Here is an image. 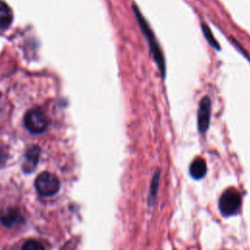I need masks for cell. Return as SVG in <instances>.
Instances as JSON below:
<instances>
[{"label": "cell", "instance_id": "12", "mask_svg": "<svg viewBox=\"0 0 250 250\" xmlns=\"http://www.w3.org/2000/svg\"><path fill=\"white\" fill-rule=\"evenodd\" d=\"M202 30H203V33H204V35H205V38H206L207 41L210 43V45L219 50V49H220V46H219L217 40L212 36V33H211V31H210L208 25L202 23Z\"/></svg>", "mask_w": 250, "mask_h": 250}, {"label": "cell", "instance_id": "1", "mask_svg": "<svg viewBox=\"0 0 250 250\" xmlns=\"http://www.w3.org/2000/svg\"><path fill=\"white\" fill-rule=\"evenodd\" d=\"M133 10H134V14L136 16V19H137V21L141 27V29L143 30L147 42H148V45L150 47V50H151V53L153 54V57H154V60L158 65V68H159V71L161 73V75L164 77V74H165V61H164V57L161 53V50L158 46V43L154 37V34L152 32V30L149 28V25L147 24L146 19L143 17V15L141 14L140 10L138 9L137 6H133Z\"/></svg>", "mask_w": 250, "mask_h": 250}, {"label": "cell", "instance_id": "5", "mask_svg": "<svg viewBox=\"0 0 250 250\" xmlns=\"http://www.w3.org/2000/svg\"><path fill=\"white\" fill-rule=\"evenodd\" d=\"M211 115V102L208 97H203L199 103L197 112V127L200 133L208 130Z\"/></svg>", "mask_w": 250, "mask_h": 250}, {"label": "cell", "instance_id": "3", "mask_svg": "<svg viewBox=\"0 0 250 250\" xmlns=\"http://www.w3.org/2000/svg\"><path fill=\"white\" fill-rule=\"evenodd\" d=\"M35 188L42 196H53L60 188V181L50 172H42L35 180Z\"/></svg>", "mask_w": 250, "mask_h": 250}, {"label": "cell", "instance_id": "10", "mask_svg": "<svg viewBox=\"0 0 250 250\" xmlns=\"http://www.w3.org/2000/svg\"><path fill=\"white\" fill-rule=\"evenodd\" d=\"M21 221H22L21 216L18 211H15V210H9L1 217V222L8 227L18 225Z\"/></svg>", "mask_w": 250, "mask_h": 250}, {"label": "cell", "instance_id": "6", "mask_svg": "<svg viewBox=\"0 0 250 250\" xmlns=\"http://www.w3.org/2000/svg\"><path fill=\"white\" fill-rule=\"evenodd\" d=\"M39 153H40V149L38 146H31L25 154V159L23 162V170L28 173L30 171H32L37 162H38V158H39Z\"/></svg>", "mask_w": 250, "mask_h": 250}, {"label": "cell", "instance_id": "2", "mask_svg": "<svg viewBox=\"0 0 250 250\" xmlns=\"http://www.w3.org/2000/svg\"><path fill=\"white\" fill-rule=\"evenodd\" d=\"M241 205V195L233 188L225 190L219 200V208L222 215L228 217L237 213Z\"/></svg>", "mask_w": 250, "mask_h": 250}, {"label": "cell", "instance_id": "11", "mask_svg": "<svg viewBox=\"0 0 250 250\" xmlns=\"http://www.w3.org/2000/svg\"><path fill=\"white\" fill-rule=\"evenodd\" d=\"M21 250H45V249L39 241L35 239H28L21 246Z\"/></svg>", "mask_w": 250, "mask_h": 250}, {"label": "cell", "instance_id": "9", "mask_svg": "<svg viewBox=\"0 0 250 250\" xmlns=\"http://www.w3.org/2000/svg\"><path fill=\"white\" fill-rule=\"evenodd\" d=\"M159 177H160V173L158 170H156V172L154 173V175L151 179V182H150L148 197H147V203H148V206H150V207L155 204L158 187H159Z\"/></svg>", "mask_w": 250, "mask_h": 250}, {"label": "cell", "instance_id": "8", "mask_svg": "<svg viewBox=\"0 0 250 250\" xmlns=\"http://www.w3.org/2000/svg\"><path fill=\"white\" fill-rule=\"evenodd\" d=\"M13 14L10 7L0 0V31L6 29L12 22Z\"/></svg>", "mask_w": 250, "mask_h": 250}, {"label": "cell", "instance_id": "7", "mask_svg": "<svg viewBox=\"0 0 250 250\" xmlns=\"http://www.w3.org/2000/svg\"><path fill=\"white\" fill-rule=\"evenodd\" d=\"M207 172V167L204 159L202 158H195L189 167V174L190 176L195 179L199 180L205 176Z\"/></svg>", "mask_w": 250, "mask_h": 250}, {"label": "cell", "instance_id": "4", "mask_svg": "<svg viewBox=\"0 0 250 250\" xmlns=\"http://www.w3.org/2000/svg\"><path fill=\"white\" fill-rule=\"evenodd\" d=\"M24 126L31 133H41L48 126V118L41 109L33 108L26 112L24 116Z\"/></svg>", "mask_w": 250, "mask_h": 250}]
</instances>
